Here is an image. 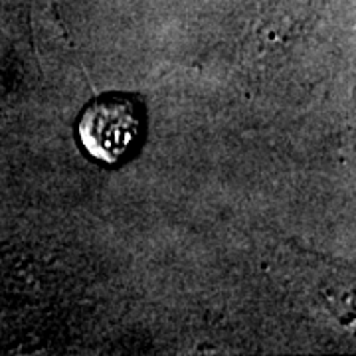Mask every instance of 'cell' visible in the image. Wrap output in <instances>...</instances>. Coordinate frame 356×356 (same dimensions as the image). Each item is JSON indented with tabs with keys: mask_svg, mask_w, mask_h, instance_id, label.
Returning a JSON list of instances; mask_svg holds the SVG:
<instances>
[{
	"mask_svg": "<svg viewBox=\"0 0 356 356\" xmlns=\"http://www.w3.org/2000/svg\"><path fill=\"white\" fill-rule=\"evenodd\" d=\"M145 135L140 103L127 93H103L83 107L77 137L83 151L97 163L117 166L139 151Z\"/></svg>",
	"mask_w": 356,
	"mask_h": 356,
	"instance_id": "obj_1",
	"label": "cell"
},
{
	"mask_svg": "<svg viewBox=\"0 0 356 356\" xmlns=\"http://www.w3.org/2000/svg\"><path fill=\"white\" fill-rule=\"evenodd\" d=\"M26 10L20 0H0V123L18 102L24 74Z\"/></svg>",
	"mask_w": 356,
	"mask_h": 356,
	"instance_id": "obj_2",
	"label": "cell"
}]
</instances>
